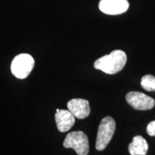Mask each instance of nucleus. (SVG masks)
Segmentation results:
<instances>
[{
    "instance_id": "nucleus-1",
    "label": "nucleus",
    "mask_w": 155,
    "mask_h": 155,
    "mask_svg": "<svg viewBox=\"0 0 155 155\" xmlns=\"http://www.w3.org/2000/svg\"><path fill=\"white\" fill-rule=\"evenodd\" d=\"M127 57L124 51L116 50L109 55L98 58L94 63V68L107 74H116L120 72L125 66Z\"/></svg>"
},
{
    "instance_id": "nucleus-2",
    "label": "nucleus",
    "mask_w": 155,
    "mask_h": 155,
    "mask_svg": "<svg viewBox=\"0 0 155 155\" xmlns=\"http://www.w3.org/2000/svg\"><path fill=\"white\" fill-rule=\"evenodd\" d=\"M116 129V122L111 116H106L101 121L96 137V149L98 151L105 150L111 141Z\"/></svg>"
},
{
    "instance_id": "nucleus-3",
    "label": "nucleus",
    "mask_w": 155,
    "mask_h": 155,
    "mask_svg": "<svg viewBox=\"0 0 155 155\" xmlns=\"http://www.w3.org/2000/svg\"><path fill=\"white\" fill-rule=\"evenodd\" d=\"M65 148H71L78 155H88L89 152L88 139L83 131H73L68 134L63 141Z\"/></svg>"
},
{
    "instance_id": "nucleus-4",
    "label": "nucleus",
    "mask_w": 155,
    "mask_h": 155,
    "mask_svg": "<svg viewBox=\"0 0 155 155\" xmlns=\"http://www.w3.org/2000/svg\"><path fill=\"white\" fill-rule=\"evenodd\" d=\"M35 65L33 58L26 53L17 55L11 64L12 73L19 79H24L30 75Z\"/></svg>"
},
{
    "instance_id": "nucleus-5",
    "label": "nucleus",
    "mask_w": 155,
    "mask_h": 155,
    "mask_svg": "<svg viewBox=\"0 0 155 155\" xmlns=\"http://www.w3.org/2000/svg\"><path fill=\"white\" fill-rule=\"evenodd\" d=\"M126 100L131 107L139 111L150 110L155 105L154 99L141 92L131 91L128 93L126 96Z\"/></svg>"
},
{
    "instance_id": "nucleus-6",
    "label": "nucleus",
    "mask_w": 155,
    "mask_h": 155,
    "mask_svg": "<svg viewBox=\"0 0 155 155\" xmlns=\"http://www.w3.org/2000/svg\"><path fill=\"white\" fill-rule=\"evenodd\" d=\"M127 0H101L98 7L103 13L109 15H120L129 9Z\"/></svg>"
},
{
    "instance_id": "nucleus-7",
    "label": "nucleus",
    "mask_w": 155,
    "mask_h": 155,
    "mask_svg": "<svg viewBox=\"0 0 155 155\" xmlns=\"http://www.w3.org/2000/svg\"><path fill=\"white\" fill-rule=\"evenodd\" d=\"M68 108L75 118L83 119L88 117L90 114L91 108L89 102L82 98H73L67 104Z\"/></svg>"
},
{
    "instance_id": "nucleus-8",
    "label": "nucleus",
    "mask_w": 155,
    "mask_h": 155,
    "mask_svg": "<svg viewBox=\"0 0 155 155\" xmlns=\"http://www.w3.org/2000/svg\"><path fill=\"white\" fill-rule=\"evenodd\" d=\"M55 119L58 131L61 132L70 130L75 124V116L69 110H60L56 112Z\"/></svg>"
},
{
    "instance_id": "nucleus-9",
    "label": "nucleus",
    "mask_w": 155,
    "mask_h": 155,
    "mask_svg": "<svg viewBox=\"0 0 155 155\" xmlns=\"http://www.w3.org/2000/svg\"><path fill=\"white\" fill-rule=\"evenodd\" d=\"M149 149L147 141L141 136H135L132 142L129 145V152L131 155H146Z\"/></svg>"
},
{
    "instance_id": "nucleus-10",
    "label": "nucleus",
    "mask_w": 155,
    "mask_h": 155,
    "mask_svg": "<svg viewBox=\"0 0 155 155\" xmlns=\"http://www.w3.org/2000/svg\"><path fill=\"white\" fill-rule=\"evenodd\" d=\"M141 86L147 91H155V77L152 75H145L141 78Z\"/></svg>"
},
{
    "instance_id": "nucleus-11",
    "label": "nucleus",
    "mask_w": 155,
    "mask_h": 155,
    "mask_svg": "<svg viewBox=\"0 0 155 155\" xmlns=\"http://www.w3.org/2000/svg\"><path fill=\"white\" fill-rule=\"evenodd\" d=\"M147 132L151 137L155 136V121H151L147 128Z\"/></svg>"
},
{
    "instance_id": "nucleus-12",
    "label": "nucleus",
    "mask_w": 155,
    "mask_h": 155,
    "mask_svg": "<svg viewBox=\"0 0 155 155\" xmlns=\"http://www.w3.org/2000/svg\"><path fill=\"white\" fill-rule=\"evenodd\" d=\"M60 111V109H58V108H57V110H56V112H58Z\"/></svg>"
}]
</instances>
